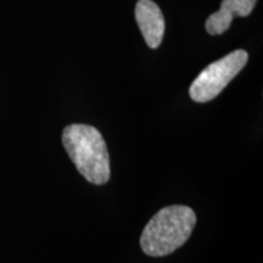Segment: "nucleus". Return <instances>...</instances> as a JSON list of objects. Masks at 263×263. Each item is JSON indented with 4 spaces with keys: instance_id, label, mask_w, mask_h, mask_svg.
Returning a JSON list of instances; mask_svg holds the SVG:
<instances>
[{
    "instance_id": "1",
    "label": "nucleus",
    "mask_w": 263,
    "mask_h": 263,
    "mask_svg": "<svg viewBox=\"0 0 263 263\" xmlns=\"http://www.w3.org/2000/svg\"><path fill=\"white\" fill-rule=\"evenodd\" d=\"M62 144L78 172L88 182L95 185L108 182L110 155L97 128L88 124H70L62 132Z\"/></svg>"
},
{
    "instance_id": "2",
    "label": "nucleus",
    "mask_w": 263,
    "mask_h": 263,
    "mask_svg": "<svg viewBox=\"0 0 263 263\" xmlns=\"http://www.w3.org/2000/svg\"><path fill=\"white\" fill-rule=\"evenodd\" d=\"M196 224L193 209L184 205L163 207L150 219L140 236L141 250L151 257H163L185 244Z\"/></svg>"
},
{
    "instance_id": "3",
    "label": "nucleus",
    "mask_w": 263,
    "mask_h": 263,
    "mask_svg": "<svg viewBox=\"0 0 263 263\" xmlns=\"http://www.w3.org/2000/svg\"><path fill=\"white\" fill-rule=\"evenodd\" d=\"M249 55L238 49L209 65L195 78L189 88V95L196 103H207L222 93L230 81L245 67Z\"/></svg>"
},
{
    "instance_id": "4",
    "label": "nucleus",
    "mask_w": 263,
    "mask_h": 263,
    "mask_svg": "<svg viewBox=\"0 0 263 263\" xmlns=\"http://www.w3.org/2000/svg\"><path fill=\"white\" fill-rule=\"evenodd\" d=\"M136 20L147 47L159 48L164 34V18L156 3L153 0H138Z\"/></svg>"
},
{
    "instance_id": "5",
    "label": "nucleus",
    "mask_w": 263,
    "mask_h": 263,
    "mask_svg": "<svg viewBox=\"0 0 263 263\" xmlns=\"http://www.w3.org/2000/svg\"><path fill=\"white\" fill-rule=\"evenodd\" d=\"M256 2L257 0H222V4L219 10H222L224 14L234 18L235 16L239 17H246L252 12Z\"/></svg>"
},
{
    "instance_id": "6",
    "label": "nucleus",
    "mask_w": 263,
    "mask_h": 263,
    "mask_svg": "<svg viewBox=\"0 0 263 263\" xmlns=\"http://www.w3.org/2000/svg\"><path fill=\"white\" fill-rule=\"evenodd\" d=\"M233 18L228 16L222 10L213 12L209 18L206 20V31L211 35H218L224 33L232 25Z\"/></svg>"
}]
</instances>
